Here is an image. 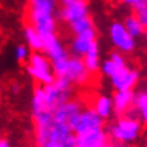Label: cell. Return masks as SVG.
<instances>
[{
	"label": "cell",
	"instance_id": "ba28073f",
	"mask_svg": "<svg viewBox=\"0 0 147 147\" xmlns=\"http://www.w3.org/2000/svg\"><path fill=\"white\" fill-rule=\"evenodd\" d=\"M140 75L134 69H130L127 66L120 67L116 70V72L111 76V81L113 87L117 91L122 90H132L138 82Z\"/></svg>",
	"mask_w": 147,
	"mask_h": 147
},
{
	"label": "cell",
	"instance_id": "484cf974",
	"mask_svg": "<svg viewBox=\"0 0 147 147\" xmlns=\"http://www.w3.org/2000/svg\"><path fill=\"white\" fill-rule=\"evenodd\" d=\"M42 147H65V146L60 142H47Z\"/></svg>",
	"mask_w": 147,
	"mask_h": 147
},
{
	"label": "cell",
	"instance_id": "ac0fdd59",
	"mask_svg": "<svg viewBox=\"0 0 147 147\" xmlns=\"http://www.w3.org/2000/svg\"><path fill=\"white\" fill-rule=\"evenodd\" d=\"M123 26L134 39L140 38L141 35H143L145 34V30H146V26L135 15L127 16L123 23Z\"/></svg>",
	"mask_w": 147,
	"mask_h": 147
},
{
	"label": "cell",
	"instance_id": "ffe728a7",
	"mask_svg": "<svg viewBox=\"0 0 147 147\" xmlns=\"http://www.w3.org/2000/svg\"><path fill=\"white\" fill-rule=\"evenodd\" d=\"M70 28H71L72 32H75L76 35L78 34H81V32L86 31V30H90V29H94V23L91 20V18L87 15L82 19H79L74 23L70 24Z\"/></svg>",
	"mask_w": 147,
	"mask_h": 147
},
{
	"label": "cell",
	"instance_id": "5bb4252c",
	"mask_svg": "<svg viewBox=\"0 0 147 147\" xmlns=\"http://www.w3.org/2000/svg\"><path fill=\"white\" fill-rule=\"evenodd\" d=\"M134 91L132 90H122L116 91L112 98V109L119 116H122L125 112L132 106L134 101Z\"/></svg>",
	"mask_w": 147,
	"mask_h": 147
},
{
	"label": "cell",
	"instance_id": "9c48e42d",
	"mask_svg": "<svg viewBox=\"0 0 147 147\" xmlns=\"http://www.w3.org/2000/svg\"><path fill=\"white\" fill-rule=\"evenodd\" d=\"M87 15H89V9H87L86 0H75V1L69 3L64 5L62 10L59 13V18L69 24L82 19Z\"/></svg>",
	"mask_w": 147,
	"mask_h": 147
},
{
	"label": "cell",
	"instance_id": "277c9868",
	"mask_svg": "<svg viewBox=\"0 0 147 147\" xmlns=\"http://www.w3.org/2000/svg\"><path fill=\"white\" fill-rule=\"evenodd\" d=\"M109 134L113 141L119 143H131L141 134V123L137 120L121 117L109 128Z\"/></svg>",
	"mask_w": 147,
	"mask_h": 147
},
{
	"label": "cell",
	"instance_id": "5b68a950",
	"mask_svg": "<svg viewBox=\"0 0 147 147\" xmlns=\"http://www.w3.org/2000/svg\"><path fill=\"white\" fill-rule=\"evenodd\" d=\"M28 72L41 85H49L55 80L51 61L44 54L35 53L29 57Z\"/></svg>",
	"mask_w": 147,
	"mask_h": 147
},
{
	"label": "cell",
	"instance_id": "d6986e66",
	"mask_svg": "<svg viewBox=\"0 0 147 147\" xmlns=\"http://www.w3.org/2000/svg\"><path fill=\"white\" fill-rule=\"evenodd\" d=\"M132 107L138 112L140 119L145 122L147 120V94L146 91H138L137 94H134V101Z\"/></svg>",
	"mask_w": 147,
	"mask_h": 147
},
{
	"label": "cell",
	"instance_id": "8fae6325",
	"mask_svg": "<svg viewBox=\"0 0 147 147\" xmlns=\"http://www.w3.org/2000/svg\"><path fill=\"white\" fill-rule=\"evenodd\" d=\"M81 111H82L81 102L78 100H69L55 110L53 113V120L69 125Z\"/></svg>",
	"mask_w": 147,
	"mask_h": 147
},
{
	"label": "cell",
	"instance_id": "2e32d148",
	"mask_svg": "<svg viewBox=\"0 0 147 147\" xmlns=\"http://www.w3.org/2000/svg\"><path fill=\"white\" fill-rule=\"evenodd\" d=\"M94 111L101 117L102 120L109 119L112 115L113 109H112V98L109 96H98L95 100L94 104Z\"/></svg>",
	"mask_w": 147,
	"mask_h": 147
},
{
	"label": "cell",
	"instance_id": "7c38bea8",
	"mask_svg": "<svg viewBox=\"0 0 147 147\" xmlns=\"http://www.w3.org/2000/svg\"><path fill=\"white\" fill-rule=\"evenodd\" d=\"M75 141L76 147H105L109 143V138L104 128H100L75 136Z\"/></svg>",
	"mask_w": 147,
	"mask_h": 147
},
{
	"label": "cell",
	"instance_id": "52a82bcc",
	"mask_svg": "<svg viewBox=\"0 0 147 147\" xmlns=\"http://www.w3.org/2000/svg\"><path fill=\"white\" fill-rule=\"evenodd\" d=\"M110 39L112 44L122 53H131L135 49V39L128 34L123 24L113 23L110 26Z\"/></svg>",
	"mask_w": 147,
	"mask_h": 147
},
{
	"label": "cell",
	"instance_id": "8992f818",
	"mask_svg": "<svg viewBox=\"0 0 147 147\" xmlns=\"http://www.w3.org/2000/svg\"><path fill=\"white\" fill-rule=\"evenodd\" d=\"M69 127L72 130L74 135L78 136V135L85 134V132H89V131L104 128V120L92 109H86V110H82L69 123Z\"/></svg>",
	"mask_w": 147,
	"mask_h": 147
},
{
	"label": "cell",
	"instance_id": "4316f807",
	"mask_svg": "<svg viewBox=\"0 0 147 147\" xmlns=\"http://www.w3.org/2000/svg\"><path fill=\"white\" fill-rule=\"evenodd\" d=\"M105 147H131L127 143H107Z\"/></svg>",
	"mask_w": 147,
	"mask_h": 147
},
{
	"label": "cell",
	"instance_id": "4fadbf2b",
	"mask_svg": "<svg viewBox=\"0 0 147 147\" xmlns=\"http://www.w3.org/2000/svg\"><path fill=\"white\" fill-rule=\"evenodd\" d=\"M95 41H96V31H95V29H90V30H86L81 32V34H78L71 46L72 54L76 57H82L86 51L89 50L91 44Z\"/></svg>",
	"mask_w": 147,
	"mask_h": 147
},
{
	"label": "cell",
	"instance_id": "7402d4cb",
	"mask_svg": "<svg viewBox=\"0 0 147 147\" xmlns=\"http://www.w3.org/2000/svg\"><path fill=\"white\" fill-rule=\"evenodd\" d=\"M116 70H117V67L111 60H106L104 64H102V72H104L105 75H107L109 78H111L113 74L116 72Z\"/></svg>",
	"mask_w": 147,
	"mask_h": 147
},
{
	"label": "cell",
	"instance_id": "9a60e30c",
	"mask_svg": "<svg viewBox=\"0 0 147 147\" xmlns=\"http://www.w3.org/2000/svg\"><path fill=\"white\" fill-rule=\"evenodd\" d=\"M82 57L84 65L90 74L98 71V69H100V55H98V46L96 41L91 44L89 50L86 51Z\"/></svg>",
	"mask_w": 147,
	"mask_h": 147
},
{
	"label": "cell",
	"instance_id": "3957f363",
	"mask_svg": "<svg viewBox=\"0 0 147 147\" xmlns=\"http://www.w3.org/2000/svg\"><path fill=\"white\" fill-rule=\"evenodd\" d=\"M51 67L55 78L66 79L71 84H86L91 74L87 71L81 57H65L61 60L51 61Z\"/></svg>",
	"mask_w": 147,
	"mask_h": 147
},
{
	"label": "cell",
	"instance_id": "cb8c5ba5",
	"mask_svg": "<svg viewBox=\"0 0 147 147\" xmlns=\"http://www.w3.org/2000/svg\"><path fill=\"white\" fill-rule=\"evenodd\" d=\"M110 60H111L113 64H115V66H116L117 69L126 66V61H125V57H123L121 54H119V53H112V54H111V57H110Z\"/></svg>",
	"mask_w": 147,
	"mask_h": 147
},
{
	"label": "cell",
	"instance_id": "d4e9b609",
	"mask_svg": "<svg viewBox=\"0 0 147 147\" xmlns=\"http://www.w3.org/2000/svg\"><path fill=\"white\" fill-rule=\"evenodd\" d=\"M121 3H123V4H127V5H131V6H136L138 4H141V3H145L146 0H120Z\"/></svg>",
	"mask_w": 147,
	"mask_h": 147
},
{
	"label": "cell",
	"instance_id": "e0dca14e",
	"mask_svg": "<svg viewBox=\"0 0 147 147\" xmlns=\"http://www.w3.org/2000/svg\"><path fill=\"white\" fill-rule=\"evenodd\" d=\"M25 39L28 41V45L30 49H32L35 53H39V51H42V38L41 35L36 31L35 28H32L31 25H26L25 26Z\"/></svg>",
	"mask_w": 147,
	"mask_h": 147
},
{
	"label": "cell",
	"instance_id": "30bf717a",
	"mask_svg": "<svg viewBox=\"0 0 147 147\" xmlns=\"http://www.w3.org/2000/svg\"><path fill=\"white\" fill-rule=\"evenodd\" d=\"M42 53L44 55L49 59L50 61L55 60H61V59L67 57V51L65 50V47L62 46V44L59 41L56 34H49L42 36Z\"/></svg>",
	"mask_w": 147,
	"mask_h": 147
},
{
	"label": "cell",
	"instance_id": "7a4b0ae2",
	"mask_svg": "<svg viewBox=\"0 0 147 147\" xmlns=\"http://www.w3.org/2000/svg\"><path fill=\"white\" fill-rule=\"evenodd\" d=\"M47 142H60L65 147H76L75 135L67 123L51 120L36 126V143L42 147Z\"/></svg>",
	"mask_w": 147,
	"mask_h": 147
},
{
	"label": "cell",
	"instance_id": "83f0119b",
	"mask_svg": "<svg viewBox=\"0 0 147 147\" xmlns=\"http://www.w3.org/2000/svg\"><path fill=\"white\" fill-rule=\"evenodd\" d=\"M0 147H10V146L5 140H0Z\"/></svg>",
	"mask_w": 147,
	"mask_h": 147
},
{
	"label": "cell",
	"instance_id": "6da1fadb",
	"mask_svg": "<svg viewBox=\"0 0 147 147\" xmlns=\"http://www.w3.org/2000/svg\"><path fill=\"white\" fill-rule=\"evenodd\" d=\"M70 97L71 82L62 78H55L53 84L36 87L31 101V112L36 126L53 120L54 111Z\"/></svg>",
	"mask_w": 147,
	"mask_h": 147
},
{
	"label": "cell",
	"instance_id": "603a6c76",
	"mask_svg": "<svg viewBox=\"0 0 147 147\" xmlns=\"http://www.w3.org/2000/svg\"><path fill=\"white\" fill-rule=\"evenodd\" d=\"M15 56H16V60L18 61H25L29 57V50H28V47L24 46V45H19V46L16 47Z\"/></svg>",
	"mask_w": 147,
	"mask_h": 147
},
{
	"label": "cell",
	"instance_id": "44dd1931",
	"mask_svg": "<svg viewBox=\"0 0 147 147\" xmlns=\"http://www.w3.org/2000/svg\"><path fill=\"white\" fill-rule=\"evenodd\" d=\"M134 8H135V14L134 15L146 26L147 25V4H146V1L134 6Z\"/></svg>",
	"mask_w": 147,
	"mask_h": 147
},
{
	"label": "cell",
	"instance_id": "f1b7e54d",
	"mask_svg": "<svg viewBox=\"0 0 147 147\" xmlns=\"http://www.w3.org/2000/svg\"><path fill=\"white\" fill-rule=\"evenodd\" d=\"M60 1H61L62 5H66V4H69V3H71V1H75V0H60Z\"/></svg>",
	"mask_w": 147,
	"mask_h": 147
}]
</instances>
